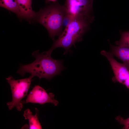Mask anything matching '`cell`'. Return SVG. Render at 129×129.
Here are the masks:
<instances>
[{"label":"cell","mask_w":129,"mask_h":129,"mask_svg":"<svg viewBox=\"0 0 129 129\" xmlns=\"http://www.w3.org/2000/svg\"><path fill=\"white\" fill-rule=\"evenodd\" d=\"M32 55L35 58L34 61L29 64L21 65L17 72L22 76L28 73L33 77L36 76L40 79L44 78L50 80L60 74L65 68L62 61L53 59L47 52L40 53L38 50L33 52Z\"/></svg>","instance_id":"obj_1"},{"label":"cell","mask_w":129,"mask_h":129,"mask_svg":"<svg viewBox=\"0 0 129 129\" xmlns=\"http://www.w3.org/2000/svg\"><path fill=\"white\" fill-rule=\"evenodd\" d=\"M93 19V16L80 15L74 16L58 38L54 40L52 46L47 52L51 54L54 49L62 47L65 50L64 54H67L72 45L81 41L82 36Z\"/></svg>","instance_id":"obj_2"},{"label":"cell","mask_w":129,"mask_h":129,"mask_svg":"<svg viewBox=\"0 0 129 129\" xmlns=\"http://www.w3.org/2000/svg\"><path fill=\"white\" fill-rule=\"evenodd\" d=\"M68 14L64 5L54 2L37 13V22L48 30L49 36L53 40L59 36L63 31L62 22L64 16Z\"/></svg>","instance_id":"obj_3"},{"label":"cell","mask_w":129,"mask_h":129,"mask_svg":"<svg viewBox=\"0 0 129 129\" xmlns=\"http://www.w3.org/2000/svg\"><path fill=\"white\" fill-rule=\"evenodd\" d=\"M33 77L31 75L28 78L18 80H15L11 76L6 78L12 94V100L7 103L9 110L15 107L18 111L22 110L23 106L21 100L27 95Z\"/></svg>","instance_id":"obj_4"},{"label":"cell","mask_w":129,"mask_h":129,"mask_svg":"<svg viewBox=\"0 0 129 129\" xmlns=\"http://www.w3.org/2000/svg\"><path fill=\"white\" fill-rule=\"evenodd\" d=\"M23 104L28 103H38L41 104L49 103L57 106L59 102L54 99V94H48L42 87L36 85L28 95L25 101H22Z\"/></svg>","instance_id":"obj_5"},{"label":"cell","mask_w":129,"mask_h":129,"mask_svg":"<svg viewBox=\"0 0 129 129\" xmlns=\"http://www.w3.org/2000/svg\"><path fill=\"white\" fill-rule=\"evenodd\" d=\"M93 0H65L64 5L68 14L91 16Z\"/></svg>","instance_id":"obj_6"},{"label":"cell","mask_w":129,"mask_h":129,"mask_svg":"<svg viewBox=\"0 0 129 129\" xmlns=\"http://www.w3.org/2000/svg\"><path fill=\"white\" fill-rule=\"evenodd\" d=\"M101 53L105 57L109 62L116 80L124 84L129 76V70L123 63H121L116 60L111 52L102 50Z\"/></svg>","instance_id":"obj_7"},{"label":"cell","mask_w":129,"mask_h":129,"mask_svg":"<svg viewBox=\"0 0 129 129\" xmlns=\"http://www.w3.org/2000/svg\"><path fill=\"white\" fill-rule=\"evenodd\" d=\"M21 14V18L28 20L36 17L37 13L32 10V0H17Z\"/></svg>","instance_id":"obj_8"},{"label":"cell","mask_w":129,"mask_h":129,"mask_svg":"<svg viewBox=\"0 0 129 129\" xmlns=\"http://www.w3.org/2000/svg\"><path fill=\"white\" fill-rule=\"evenodd\" d=\"M111 53L119 59L129 70V47L111 45Z\"/></svg>","instance_id":"obj_9"},{"label":"cell","mask_w":129,"mask_h":129,"mask_svg":"<svg viewBox=\"0 0 129 129\" xmlns=\"http://www.w3.org/2000/svg\"><path fill=\"white\" fill-rule=\"evenodd\" d=\"M35 110L36 114L33 115L30 109H26L24 112L23 116L25 119L28 120L30 129H42L38 118V111L36 108Z\"/></svg>","instance_id":"obj_10"},{"label":"cell","mask_w":129,"mask_h":129,"mask_svg":"<svg viewBox=\"0 0 129 129\" xmlns=\"http://www.w3.org/2000/svg\"><path fill=\"white\" fill-rule=\"evenodd\" d=\"M0 6L16 14L21 18V14L17 0H0Z\"/></svg>","instance_id":"obj_11"},{"label":"cell","mask_w":129,"mask_h":129,"mask_svg":"<svg viewBox=\"0 0 129 129\" xmlns=\"http://www.w3.org/2000/svg\"><path fill=\"white\" fill-rule=\"evenodd\" d=\"M116 44L118 46L129 47V31L122 32L120 40Z\"/></svg>","instance_id":"obj_12"},{"label":"cell","mask_w":129,"mask_h":129,"mask_svg":"<svg viewBox=\"0 0 129 129\" xmlns=\"http://www.w3.org/2000/svg\"><path fill=\"white\" fill-rule=\"evenodd\" d=\"M115 119L120 124L124 125L123 129H129V118L125 119L118 115L116 117Z\"/></svg>","instance_id":"obj_13"},{"label":"cell","mask_w":129,"mask_h":129,"mask_svg":"<svg viewBox=\"0 0 129 129\" xmlns=\"http://www.w3.org/2000/svg\"><path fill=\"white\" fill-rule=\"evenodd\" d=\"M74 16L67 14L64 17L62 22V27L63 28H64L68 25L71 21Z\"/></svg>","instance_id":"obj_14"},{"label":"cell","mask_w":129,"mask_h":129,"mask_svg":"<svg viewBox=\"0 0 129 129\" xmlns=\"http://www.w3.org/2000/svg\"><path fill=\"white\" fill-rule=\"evenodd\" d=\"M124 84L129 89V76L125 81Z\"/></svg>","instance_id":"obj_15"},{"label":"cell","mask_w":129,"mask_h":129,"mask_svg":"<svg viewBox=\"0 0 129 129\" xmlns=\"http://www.w3.org/2000/svg\"><path fill=\"white\" fill-rule=\"evenodd\" d=\"M49 1H52L54 2H55L57 0H47Z\"/></svg>","instance_id":"obj_16"}]
</instances>
